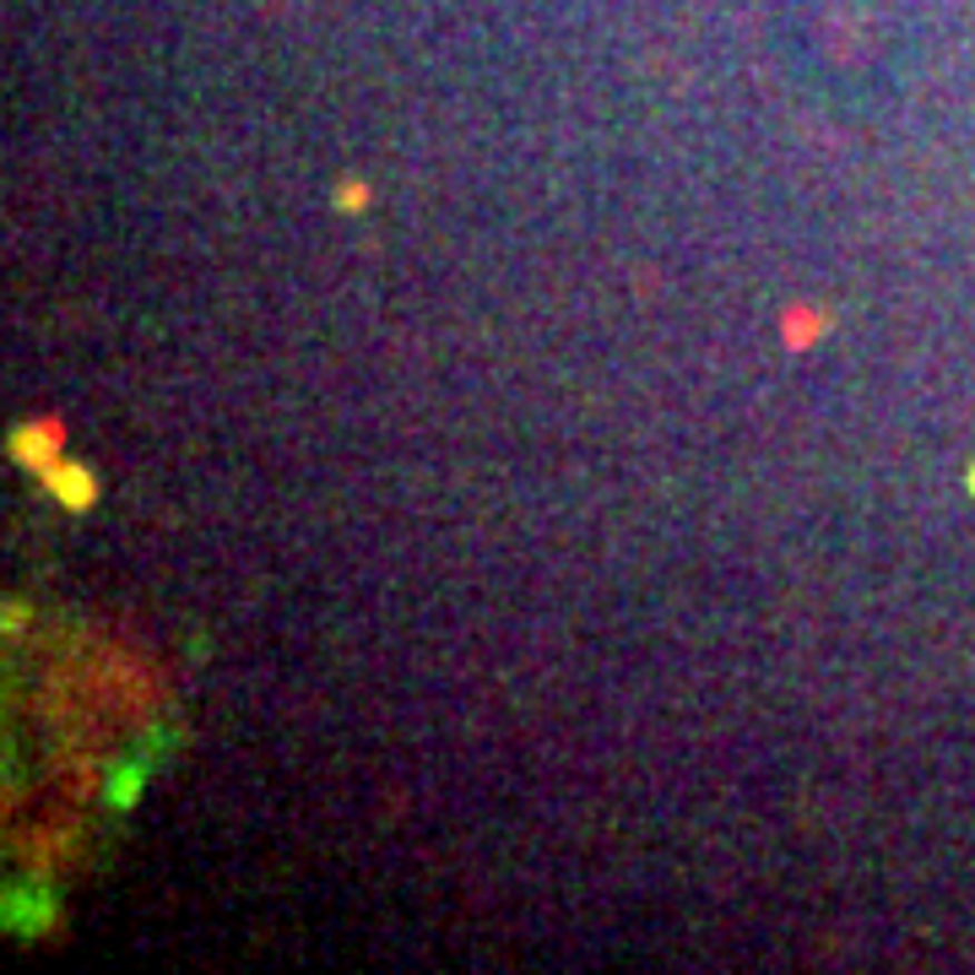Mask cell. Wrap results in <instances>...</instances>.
<instances>
[{
  "instance_id": "obj_1",
  "label": "cell",
  "mask_w": 975,
  "mask_h": 975,
  "mask_svg": "<svg viewBox=\"0 0 975 975\" xmlns=\"http://www.w3.org/2000/svg\"><path fill=\"white\" fill-rule=\"evenodd\" d=\"M824 325H829V315H818L812 304H791V309H786V321H780V331H786V347H791V353L812 347V342L824 336Z\"/></svg>"
},
{
  "instance_id": "obj_2",
  "label": "cell",
  "mask_w": 975,
  "mask_h": 975,
  "mask_svg": "<svg viewBox=\"0 0 975 975\" xmlns=\"http://www.w3.org/2000/svg\"><path fill=\"white\" fill-rule=\"evenodd\" d=\"M43 483H49V493H60V499H71L77 510H87V504H92V483H87V472H81V466H66V461H49V466H43Z\"/></svg>"
},
{
  "instance_id": "obj_3",
  "label": "cell",
  "mask_w": 975,
  "mask_h": 975,
  "mask_svg": "<svg viewBox=\"0 0 975 975\" xmlns=\"http://www.w3.org/2000/svg\"><path fill=\"white\" fill-rule=\"evenodd\" d=\"M11 450L22 455V461H33V466H49V450H60V429L55 423H39V429H17V440H11Z\"/></svg>"
},
{
  "instance_id": "obj_4",
  "label": "cell",
  "mask_w": 975,
  "mask_h": 975,
  "mask_svg": "<svg viewBox=\"0 0 975 975\" xmlns=\"http://www.w3.org/2000/svg\"><path fill=\"white\" fill-rule=\"evenodd\" d=\"M336 206H342V211H358V206H368V185H336Z\"/></svg>"
},
{
  "instance_id": "obj_5",
  "label": "cell",
  "mask_w": 975,
  "mask_h": 975,
  "mask_svg": "<svg viewBox=\"0 0 975 975\" xmlns=\"http://www.w3.org/2000/svg\"><path fill=\"white\" fill-rule=\"evenodd\" d=\"M971 493H975V466H971Z\"/></svg>"
}]
</instances>
